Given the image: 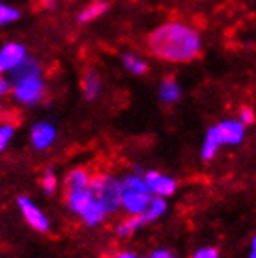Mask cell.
Listing matches in <instances>:
<instances>
[{
    "label": "cell",
    "instance_id": "cell-13",
    "mask_svg": "<svg viewBox=\"0 0 256 258\" xmlns=\"http://www.w3.org/2000/svg\"><path fill=\"white\" fill-rule=\"evenodd\" d=\"M109 10V2L107 0H94L79 12L77 21L81 25H86V23H94L96 19H99L101 15H105Z\"/></svg>",
    "mask_w": 256,
    "mask_h": 258
},
{
    "label": "cell",
    "instance_id": "cell-5",
    "mask_svg": "<svg viewBox=\"0 0 256 258\" xmlns=\"http://www.w3.org/2000/svg\"><path fill=\"white\" fill-rule=\"evenodd\" d=\"M17 208H19V212H21V215H23L25 223L30 226L32 230H36V232H39V234H47L51 230V219L47 217V213H45L32 199H28L25 195L17 197Z\"/></svg>",
    "mask_w": 256,
    "mask_h": 258
},
{
    "label": "cell",
    "instance_id": "cell-2",
    "mask_svg": "<svg viewBox=\"0 0 256 258\" xmlns=\"http://www.w3.org/2000/svg\"><path fill=\"white\" fill-rule=\"evenodd\" d=\"M120 210L125 212V215H141L146 212L152 200V193L148 191L146 181L141 174H127L120 180Z\"/></svg>",
    "mask_w": 256,
    "mask_h": 258
},
{
    "label": "cell",
    "instance_id": "cell-10",
    "mask_svg": "<svg viewBox=\"0 0 256 258\" xmlns=\"http://www.w3.org/2000/svg\"><path fill=\"white\" fill-rule=\"evenodd\" d=\"M38 75H43V68H41V64L30 54V56L26 60H23L15 70L10 71L6 77H8V81H10V84H13V83H17V81H21V79L38 77Z\"/></svg>",
    "mask_w": 256,
    "mask_h": 258
},
{
    "label": "cell",
    "instance_id": "cell-4",
    "mask_svg": "<svg viewBox=\"0 0 256 258\" xmlns=\"http://www.w3.org/2000/svg\"><path fill=\"white\" fill-rule=\"evenodd\" d=\"M10 94L23 107H36V105L43 103L45 97L49 96V86H47L43 75H38V77L21 79L17 83H13Z\"/></svg>",
    "mask_w": 256,
    "mask_h": 258
},
{
    "label": "cell",
    "instance_id": "cell-17",
    "mask_svg": "<svg viewBox=\"0 0 256 258\" xmlns=\"http://www.w3.org/2000/svg\"><path fill=\"white\" fill-rule=\"evenodd\" d=\"M122 64L131 75H144V73L148 71L146 60L141 58V56L135 54V52H125V54L122 56Z\"/></svg>",
    "mask_w": 256,
    "mask_h": 258
},
{
    "label": "cell",
    "instance_id": "cell-27",
    "mask_svg": "<svg viewBox=\"0 0 256 258\" xmlns=\"http://www.w3.org/2000/svg\"><path fill=\"white\" fill-rule=\"evenodd\" d=\"M249 258H256V236L252 238V243H250V252Z\"/></svg>",
    "mask_w": 256,
    "mask_h": 258
},
{
    "label": "cell",
    "instance_id": "cell-26",
    "mask_svg": "<svg viewBox=\"0 0 256 258\" xmlns=\"http://www.w3.org/2000/svg\"><path fill=\"white\" fill-rule=\"evenodd\" d=\"M107 258H137V254L131 251H116L112 254H109Z\"/></svg>",
    "mask_w": 256,
    "mask_h": 258
},
{
    "label": "cell",
    "instance_id": "cell-25",
    "mask_svg": "<svg viewBox=\"0 0 256 258\" xmlns=\"http://www.w3.org/2000/svg\"><path fill=\"white\" fill-rule=\"evenodd\" d=\"M150 258H176L172 251H168V249H157L150 254Z\"/></svg>",
    "mask_w": 256,
    "mask_h": 258
},
{
    "label": "cell",
    "instance_id": "cell-29",
    "mask_svg": "<svg viewBox=\"0 0 256 258\" xmlns=\"http://www.w3.org/2000/svg\"><path fill=\"white\" fill-rule=\"evenodd\" d=\"M137 258H141V256H137Z\"/></svg>",
    "mask_w": 256,
    "mask_h": 258
},
{
    "label": "cell",
    "instance_id": "cell-3",
    "mask_svg": "<svg viewBox=\"0 0 256 258\" xmlns=\"http://www.w3.org/2000/svg\"><path fill=\"white\" fill-rule=\"evenodd\" d=\"M90 193L94 197L97 204L103 208V212L107 215L120 212V180L109 172H99V174H92L90 180Z\"/></svg>",
    "mask_w": 256,
    "mask_h": 258
},
{
    "label": "cell",
    "instance_id": "cell-22",
    "mask_svg": "<svg viewBox=\"0 0 256 258\" xmlns=\"http://www.w3.org/2000/svg\"><path fill=\"white\" fill-rule=\"evenodd\" d=\"M237 120L243 123V125L254 123V110L250 109V107H241V109H239V114H237Z\"/></svg>",
    "mask_w": 256,
    "mask_h": 258
},
{
    "label": "cell",
    "instance_id": "cell-9",
    "mask_svg": "<svg viewBox=\"0 0 256 258\" xmlns=\"http://www.w3.org/2000/svg\"><path fill=\"white\" fill-rule=\"evenodd\" d=\"M212 129L215 131L221 146H236L243 142L245 125L239 120H224L217 125H212Z\"/></svg>",
    "mask_w": 256,
    "mask_h": 258
},
{
    "label": "cell",
    "instance_id": "cell-19",
    "mask_svg": "<svg viewBox=\"0 0 256 258\" xmlns=\"http://www.w3.org/2000/svg\"><path fill=\"white\" fill-rule=\"evenodd\" d=\"M39 185H41V191L45 195H49V197L56 195L60 183H58V176L54 172V168H45L41 178H39Z\"/></svg>",
    "mask_w": 256,
    "mask_h": 258
},
{
    "label": "cell",
    "instance_id": "cell-16",
    "mask_svg": "<svg viewBox=\"0 0 256 258\" xmlns=\"http://www.w3.org/2000/svg\"><path fill=\"white\" fill-rule=\"evenodd\" d=\"M179 94H181L179 84L172 77H167L159 84V97L161 101H165V103H176L179 99Z\"/></svg>",
    "mask_w": 256,
    "mask_h": 258
},
{
    "label": "cell",
    "instance_id": "cell-24",
    "mask_svg": "<svg viewBox=\"0 0 256 258\" xmlns=\"http://www.w3.org/2000/svg\"><path fill=\"white\" fill-rule=\"evenodd\" d=\"M10 90H12V84H10V81H8V77L4 73H0V97L8 96Z\"/></svg>",
    "mask_w": 256,
    "mask_h": 258
},
{
    "label": "cell",
    "instance_id": "cell-11",
    "mask_svg": "<svg viewBox=\"0 0 256 258\" xmlns=\"http://www.w3.org/2000/svg\"><path fill=\"white\" fill-rule=\"evenodd\" d=\"M81 90H83V96L86 101H96L97 97L101 96L103 83L97 71L94 70L84 71L83 79H81Z\"/></svg>",
    "mask_w": 256,
    "mask_h": 258
},
{
    "label": "cell",
    "instance_id": "cell-15",
    "mask_svg": "<svg viewBox=\"0 0 256 258\" xmlns=\"http://www.w3.org/2000/svg\"><path fill=\"white\" fill-rule=\"evenodd\" d=\"M167 212V199H161V197H152L150 200V206L146 208V212L141 213L144 225H150L154 221L161 219Z\"/></svg>",
    "mask_w": 256,
    "mask_h": 258
},
{
    "label": "cell",
    "instance_id": "cell-12",
    "mask_svg": "<svg viewBox=\"0 0 256 258\" xmlns=\"http://www.w3.org/2000/svg\"><path fill=\"white\" fill-rule=\"evenodd\" d=\"M90 180H92V172H90L88 168L84 167L71 168L64 178V191H75V189L88 187Z\"/></svg>",
    "mask_w": 256,
    "mask_h": 258
},
{
    "label": "cell",
    "instance_id": "cell-28",
    "mask_svg": "<svg viewBox=\"0 0 256 258\" xmlns=\"http://www.w3.org/2000/svg\"><path fill=\"white\" fill-rule=\"evenodd\" d=\"M39 4H41V6H52V2H54V0H38Z\"/></svg>",
    "mask_w": 256,
    "mask_h": 258
},
{
    "label": "cell",
    "instance_id": "cell-23",
    "mask_svg": "<svg viewBox=\"0 0 256 258\" xmlns=\"http://www.w3.org/2000/svg\"><path fill=\"white\" fill-rule=\"evenodd\" d=\"M193 258H219V251L215 247H202L193 254Z\"/></svg>",
    "mask_w": 256,
    "mask_h": 258
},
{
    "label": "cell",
    "instance_id": "cell-1",
    "mask_svg": "<svg viewBox=\"0 0 256 258\" xmlns=\"http://www.w3.org/2000/svg\"><path fill=\"white\" fill-rule=\"evenodd\" d=\"M148 52L170 64H189L202 52V38L197 28L181 21H168L148 34Z\"/></svg>",
    "mask_w": 256,
    "mask_h": 258
},
{
    "label": "cell",
    "instance_id": "cell-8",
    "mask_svg": "<svg viewBox=\"0 0 256 258\" xmlns=\"http://www.w3.org/2000/svg\"><path fill=\"white\" fill-rule=\"evenodd\" d=\"M28 56L30 54H28L26 45H23L19 41H10L6 45H2L0 47V73L8 75Z\"/></svg>",
    "mask_w": 256,
    "mask_h": 258
},
{
    "label": "cell",
    "instance_id": "cell-21",
    "mask_svg": "<svg viewBox=\"0 0 256 258\" xmlns=\"http://www.w3.org/2000/svg\"><path fill=\"white\" fill-rule=\"evenodd\" d=\"M15 133H17V125H13L12 122L0 123V154L10 146Z\"/></svg>",
    "mask_w": 256,
    "mask_h": 258
},
{
    "label": "cell",
    "instance_id": "cell-18",
    "mask_svg": "<svg viewBox=\"0 0 256 258\" xmlns=\"http://www.w3.org/2000/svg\"><path fill=\"white\" fill-rule=\"evenodd\" d=\"M219 148H221V142H219L217 135H215V131L210 127V129H208V133H206L204 144H202V159H204V161H210V159H213V157L217 155Z\"/></svg>",
    "mask_w": 256,
    "mask_h": 258
},
{
    "label": "cell",
    "instance_id": "cell-6",
    "mask_svg": "<svg viewBox=\"0 0 256 258\" xmlns=\"http://www.w3.org/2000/svg\"><path fill=\"white\" fill-rule=\"evenodd\" d=\"M58 129L51 120H38L28 131V141L36 152H47L56 142Z\"/></svg>",
    "mask_w": 256,
    "mask_h": 258
},
{
    "label": "cell",
    "instance_id": "cell-20",
    "mask_svg": "<svg viewBox=\"0 0 256 258\" xmlns=\"http://www.w3.org/2000/svg\"><path fill=\"white\" fill-rule=\"evenodd\" d=\"M21 19V10L19 8L8 4L4 0H0V26L13 25Z\"/></svg>",
    "mask_w": 256,
    "mask_h": 258
},
{
    "label": "cell",
    "instance_id": "cell-7",
    "mask_svg": "<svg viewBox=\"0 0 256 258\" xmlns=\"http://www.w3.org/2000/svg\"><path fill=\"white\" fill-rule=\"evenodd\" d=\"M142 178L146 181V187L152 193V197L167 199V197H172L176 193V189H178V183H176L174 178L163 174V172H157V170H148Z\"/></svg>",
    "mask_w": 256,
    "mask_h": 258
},
{
    "label": "cell",
    "instance_id": "cell-14",
    "mask_svg": "<svg viewBox=\"0 0 256 258\" xmlns=\"http://www.w3.org/2000/svg\"><path fill=\"white\" fill-rule=\"evenodd\" d=\"M144 225L141 215H125L120 223H116V236L120 238H131L135 232H139Z\"/></svg>",
    "mask_w": 256,
    "mask_h": 258
}]
</instances>
